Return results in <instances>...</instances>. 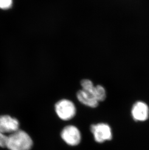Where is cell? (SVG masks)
<instances>
[{
  "mask_svg": "<svg viewBox=\"0 0 149 150\" xmlns=\"http://www.w3.org/2000/svg\"><path fill=\"white\" fill-rule=\"evenodd\" d=\"M33 142L28 134L18 130L8 135L6 147L9 150H30Z\"/></svg>",
  "mask_w": 149,
  "mask_h": 150,
  "instance_id": "obj_1",
  "label": "cell"
},
{
  "mask_svg": "<svg viewBox=\"0 0 149 150\" xmlns=\"http://www.w3.org/2000/svg\"><path fill=\"white\" fill-rule=\"evenodd\" d=\"M55 110L57 116L63 120H70L76 115V106L72 101L68 100H59L55 104Z\"/></svg>",
  "mask_w": 149,
  "mask_h": 150,
  "instance_id": "obj_2",
  "label": "cell"
},
{
  "mask_svg": "<svg viewBox=\"0 0 149 150\" xmlns=\"http://www.w3.org/2000/svg\"><path fill=\"white\" fill-rule=\"evenodd\" d=\"M91 131L93 133L94 140L98 143H103L107 140H111L112 137L111 128L107 123L91 125Z\"/></svg>",
  "mask_w": 149,
  "mask_h": 150,
  "instance_id": "obj_3",
  "label": "cell"
},
{
  "mask_svg": "<svg viewBox=\"0 0 149 150\" xmlns=\"http://www.w3.org/2000/svg\"><path fill=\"white\" fill-rule=\"evenodd\" d=\"M60 136L63 140L70 146H77L80 143L82 139L80 131L74 125L65 126L62 131Z\"/></svg>",
  "mask_w": 149,
  "mask_h": 150,
  "instance_id": "obj_4",
  "label": "cell"
},
{
  "mask_svg": "<svg viewBox=\"0 0 149 150\" xmlns=\"http://www.w3.org/2000/svg\"><path fill=\"white\" fill-rule=\"evenodd\" d=\"M20 123L17 119L9 115L0 116V130L9 135L19 130Z\"/></svg>",
  "mask_w": 149,
  "mask_h": 150,
  "instance_id": "obj_5",
  "label": "cell"
},
{
  "mask_svg": "<svg viewBox=\"0 0 149 150\" xmlns=\"http://www.w3.org/2000/svg\"><path fill=\"white\" fill-rule=\"evenodd\" d=\"M149 108L143 102H138L134 104L132 109V115L134 120L144 121L149 117Z\"/></svg>",
  "mask_w": 149,
  "mask_h": 150,
  "instance_id": "obj_6",
  "label": "cell"
},
{
  "mask_svg": "<svg viewBox=\"0 0 149 150\" xmlns=\"http://www.w3.org/2000/svg\"><path fill=\"white\" fill-rule=\"evenodd\" d=\"M77 97L81 103L88 107L95 108L98 105L99 102L91 92L82 89L77 92Z\"/></svg>",
  "mask_w": 149,
  "mask_h": 150,
  "instance_id": "obj_7",
  "label": "cell"
},
{
  "mask_svg": "<svg viewBox=\"0 0 149 150\" xmlns=\"http://www.w3.org/2000/svg\"><path fill=\"white\" fill-rule=\"evenodd\" d=\"M88 92H91L98 102L104 101L106 98L105 89L100 85L94 86L91 91Z\"/></svg>",
  "mask_w": 149,
  "mask_h": 150,
  "instance_id": "obj_8",
  "label": "cell"
},
{
  "mask_svg": "<svg viewBox=\"0 0 149 150\" xmlns=\"http://www.w3.org/2000/svg\"><path fill=\"white\" fill-rule=\"evenodd\" d=\"M81 85L82 87V89L87 91H90L94 87L93 83L89 80H83L81 82Z\"/></svg>",
  "mask_w": 149,
  "mask_h": 150,
  "instance_id": "obj_9",
  "label": "cell"
},
{
  "mask_svg": "<svg viewBox=\"0 0 149 150\" xmlns=\"http://www.w3.org/2000/svg\"><path fill=\"white\" fill-rule=\"evenodd\" d=\"M13 0H0V8L7 10L12 7Z\"/></svg>",
  "mask_w": 149,
  "mask_h": 150,
  "instance_id": "obj_10",
  "label": "cell"
},
{
  "mask_svg": "<svg viewBox=\"0 0 149 150\" xmlns=\"http://www.w3.org/2000/svg\"><path fill=\"white\" fill-rule=\"evenodd\" d=\"M8 137V135H7L4 133H3L0 130V147H6Z\"/></svg>",
  "mask_w": 149,
  "mask_h": 150,
  "instance_id": "obj_11",
  "label": "cell"
}]
</instances>
